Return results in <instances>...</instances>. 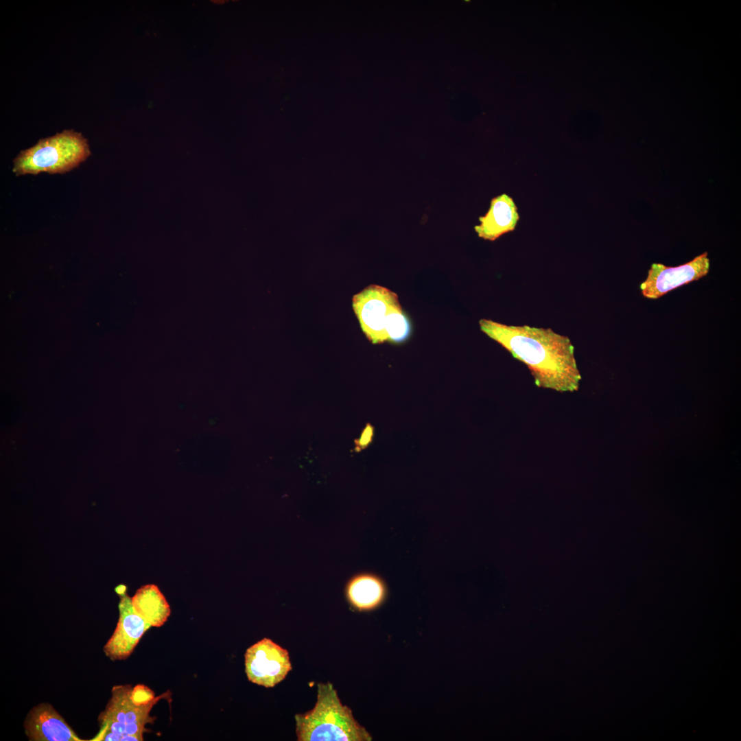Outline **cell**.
Here are the masks:
<instances>
[{
    "instance_id": "obj_12",
    "label": "cell",
    "mask_w": 741,
    "mask_h": 741,
    "mask_svg": "<svg viewBox=\"0 0 741 741\" xmlns=\"http://www.w3.org/2000/svg\"><path fill=\"white\" fill-rule=\"evenodd\" d=\"M131 600L135 611L151 626H163L170 615L169 604L158 587L154 584L140 587Z\"/></svg>"
},
{
    "instance_id": "obj_9",
    "label": "cell",
    "mask_w": 741,
    "mask_h": 741,
    "mask_svg": "<svg viewBox=\"0 0 741 741\" xmlns=\"http://www.w3.org/2000/svg\"><path fill=\"white\" fill-rule=\"evenodd\" d=\"M24 727L32 741H84L49 703L34 706L27 715Z\"/></svg>"
},
{
    "instance_id": "obj_6",
    "label": "cell",
    "mask_w": 741,
    "mask_h": 741,
    "mask_svg": "<svg viewBox=\"0 0 741 741\" xmlns=\"http://www.w3.org/2000/svg\"><path fill=\"white\" fill-rule=\"evenodd\" d=\"M248 679L265 687H273L292 670L288 652L269 638H263L246 651Z\"/></svg>"
},
{
    "instance_id": "obj_10",
    "label": "cell",
    "mask_w": 741,
    "mask_h": 741,
    "mask_svg": "<svg viewBox=\"0 0 741 741\" xmlns=\"http://www.w3.org/2000/svg\"><path fill=\"white\" fill-rule=\"evenodd\" d=\"M519 215L513 198L506 193L493 198L485 215L479 217L480 225L474 226L478 237L495 241L502 235L515 230Z\"/></svg>"
},
{
    "instance_id": "obj_13",
    "label": "cell",
    "mask_w": 741,
    "mask_h": 741,
    "mask_svg": "<svg viewBox=\"0 0 741 741\" xmlns=\"http://www.w3.org/2000/svg\"><path fill=\"white\" fill-rule=\"evenodd\" d=\"M154 692L143 685H137L132 690V697L137 703H147L152 701L155 696Z\"/></svg>"
},
{
    "instance_id": "obj_7",
    "label": "cell",
    "mask_w": 741,
    "mask_h": 741,
    "mask_svg": "<svg viewBox=\"0 0 741 741\" xmlns=\"http://www.w3.org/2000/svg\"><path fill=\"white\" fill-rule=\"evenodd\" d=\"M710 268L707 252L678 266H667L654 263L648 271L646 279L639 287L646 298L657 299L669 292L705 277Z\"/></svg>"
},
{
    "instance_id": "obj_1",
    "label": "cell",
    "mask_w": 741,
    "mask_h": 741,
    "mask_svg": "<svg viewBox=\"0 0 741 741\" xmlns=\"http://www.w3.org/2000/svg\"><path fill=\"white\" fill-rule=\"evenodd\" d=\"M481 331L529 369L535 385L558 392L578 390L581 375L570 339L551 328L479 321Z\"/></svg>"
},
{
    "instance_id": "obj_4",
    "label": "cell",
    "mask_w": 741,
    "mask_h": 741,
    "mask_svg": "<svg viewBox=\"0 0 741 741\" xmlns=\"http://www.w3.org/2000/svg\"><path fill=\"white\" fill-rule=\"evenodd\" d=\"M90 154L87 140L81 133L64 130L21 151L14 160L13 172L17 176L62 174L78 166Z\"/></svg>"
},
{
    "instance_id": "obj_8",
    "label": "cell",
    "mask_w": 741,
    "mask_h": 741,
    "mask_svg": "<svg viewBox=\"0 0 741 741\" xmlns=\"http://www.w3.org/2000/svg\"><path fill=\"white\" fill-rule=\"evenodd\" d=\"M119 596V616L115 630L104 646V652L111 660H123L133 652L144 633L151 626L133 608L131 598L125 585L115 588Z\"/></svg>"
},
{
    "instance_id": "obj_14",
    "label": "cell",
    "mask_w": 741,
    "mask_h": 741,
    "mask_svg": "<svg viewBox=\"0 0 741 741\" xmlns=\"http://www.w3.org/2000/svg\"><path fill=\"white\" fill-rule=\"evenodd\" d=\"M371 436H372V429H371V427L366 428L365 430V431L364 432V434H363V435H362V436L361 438L360 445H367L368 443V442L370 441V438H371Z\"/></svg>"
},
{
    "instance_id": "obj_2",
    "label": "cell",
    "mask_w": 741,
    "mask_h": 741,
    "mask_svg": "<svg viewBox=\"0 0 741 741\" xmlns=\"http://www.w3.org/2000/svg\"><path fill=\"white\" fill-rule=\"evenodd\" d=\"M314 707L295 715L298 741H370L372 736L354 718L352 711L343 705L333 685L317 684Z\"/></svg>"
},
{
    "instance_id": "obj_3",
    "label": "cell",
    "mask_w": 741,
    "mask_h": 741,
    "mask_svg": "<svg viewBox=\"0 0 741 741\" xmlns=\"http://www.w3.org/2000/svg\"><path fill=\"white\" fill-rule=\"evenodd\" d=\"M352 301L362 330L373 344L401 343L408 338L410 323L397 294L386 287L370 285L354 295Z\"/></svg>"
},
{
    "instance_id": "obj_11",
    "label": "cell",
    "mask_w": 741,
    "mask_h": 741,
    "mask_svg": "<svg viewBox=\"0 0 741 741\" xmlns=\"http://www.w3.org/2000/svg\"><path fill=\"white\" fill-rule=\"evenodd\" d=\"M346 593L349 602L355 609L370 611L384 602L386 589L379 577L371 574H362L350 580Z\"/></svg>"
},
{
    "instance_id": "obj_5",
    "label": "cell",
    "mask_w": 741,
    "mask_h": 741,
    "mask_svg": "<svg viewBox=\"0 0 741 741\" xmlns=\"http://www.w3.org/2000/svg\"><path fill=\"white\" fill-rule=\"evenodd\" d=\"M130 685H115L106 709L99 716L100 729L91 741H140L147 723L152 722L150 712L162 698L170 696L169 691L147 703H137L132 697Z\"/></svg>"
}]
</instances>
